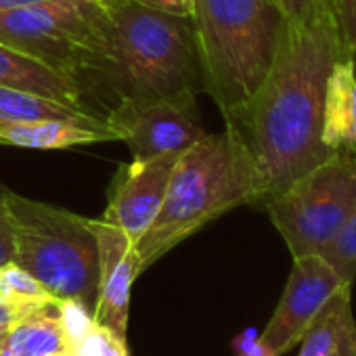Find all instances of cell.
Wrapping results in <instances>:
<instances>
[{"label": "cell", "mask_w": 356, "mask_h": 356, "mask_svg": "<svg viewBox=\"0 0 356 356\" xmlns=\"http://www.w3.org/2000/svg\"><path fill=\"white\" fill-rule=\"evenodd\" d=\"M40 3H49V0H0V13L30 7V5H40Z\"/></svg>", "instance_id": "25"}, {"label": "cell", "mask_w": 356, "mask_h": 356, "mask_svg": "<svg viewBox=\"0 0 356 356\" xmlns=\"http://www.w3.org/2000/svg\"><path fill=\"white\" fill-rule=\"evenodd\" d=\"M51 300L55 298L44 289V285L15 262L0 266V302L7 304L17 318Z\"/></svg>", "instance_id": "17"}, {"label": "cell", "mask_w": 356, "mask_h": 356, "mask_svg": "<svg viewBox=\"0 0 356 356\" xmlns=\"http://www.w3.org/2000/svg\"><path fill=\"white\" fill-rule=\"evenodd\" d=\"M248 204H260L248 151L229 126L225 132H206L178 157L163 204L134 245L138 273L218 216Z\"/></svg>", "instance_id": "3"}, {"label": "cell", "mask_w": 356, "mask_h": 356, "mask_svg": "<svg viewBox=\"0 0 356 356\" xmlns=\"http://www.w3.org/2000/svg\"><path fill=\"white\" fill-rule=\"evenodd\" d=\"M262 206L291 258L321 254L356 210V153H331Z\"/></svg>", "instance_id": "6"}, {"label": "cell", "mask_w": 356, "mask_h": 356, "mask_svg": "<svg viewBox=\"0 0 356 356\" xmlns=\"http://www.w3.org/2000/svg\"><path fill=\"white\" fill-rule=\"evenodd\" d=\"M233 354L235 356H277L260 337V333L250 327L233 339Z\"/></svg>", "instance_id": "21"}, {"label": "cell", "mask_w": 356, "mask_h": 356, "mask_svg": "<svg viewBox=\"0 0 356 356\" xmlns=\"http://www.w3.org/2000/svg\"><path fill=\"white\" fill-rule=\"evenodd\" d=\"M115 140L111 128L92 126L72 120H34V122H5L0 124V145L22 149H72L82 145H95Z\"/></svg>", "instance_id": "15"}, {"label": "cell", "mask_w": 356, "mask_h": 356, "mask_svg": "<svg viewBox=\"0 0 356 356\" xmlns=\"http://www.w3.org/2000/svg\"><path fill=\"white\" fill-rule=\"evenodd\" d=\"M5 331H9V329H3V327H0V333H5Z\"/></svg>", "instance_id": "29"}, {"label": "cell", "mask_w": 356, "mask_h": 356, "mask_svg": "<svg viewBox=\"0 0 356 356\" xmlns=\"http://www.w3.org/2000/svg\"><path fill=\"white\" fill-rule=\"evenodd\" d=\"M0 356H15V354H13V352H11L7 346H5V350H3V354H0Z\"/></svg>", "instance_id": "28"}, {"label": "cell", "mask_w": 356, "mask_h": 356, "mask_svg": "<svg viewBox=\"0 0 356 356\" xmlns=\"http://www.w3.org/2000/svg\"><path fill=\"white\" fill-rule=\"evenodd\" d=\"M72 346L65 304L57 300L22 314L7 331V348L15 356H51Z\"/></svg>", "instance_id": "16"}, {"label": "cell", "mask_w": 356, "mask_h": 356, "mask_svg": "<svg viewBox=\"0 0 356 356\" xmlns=\"http://www.w3.org/2000/svg\"><path fill=\"white\" fill-rule=\"evenodd\" d=\"M354 59H356V57H354ZM354 153H356V151H354Z\"/></svg>", "instance_id": "31"}, {"label": "cell", "mask_w": 356, "mask_h": 356, "mask_svg": "<svg viewBox=\"0 0 356 356\" xmlns=\"http://www.w3.org/2000/svg\"><path fill=\"white\" fill-rule=\"evenodd\" d=\"M178 157L181 153H170L124 163L109 185L107 208L101 220L122 229L136 245L163 204Z\"/></svg>", "instance_id": "10"}, {"label": "cell", "mask_w": 356, "mask_h": 356, "mask_svg": "<svg viewBox=\"0 0 356 356\" xmlns=\"http://www.w3.org/2000/svg\"><path fill=\"white\" fill-rule=\"evenodd\" d=\"M335 15L346 51L356 55V0H337Z\"/></svg>", "instance_id": "20"}, {"label": "cell", "mask_w": 356, "mask_h": 356, "mask_svg": "<svg viewBox=\"0 0 356 356\" xmlns=\"http://www.w3.org/2000/svg\"><path fill=\"white\" fill-rule=\"evenodd\" d=\"M5 346H7V331H5V333H0V354H3Z\"/></svg>", "instance_id": "26"}, {"label": "cell", "mask_w": 356, "mask_h": 356, "mask_svg": "<svg viewBox=\"0 0 356 356\" xmlns=\"http://www.w3.org/2000/svg\"><path fill=\"white\" fill-rule=\"evenodd\" d=\"M321 140L329 151H356V59L346 53L327 78Z\"/></svg>", "instance_id": "12"}, {"label": "cell", "mask_w": 356, "mask_h": 356, "mask_svg": "<svg viewBox=\"0 0 356 356\" xmlns=\"http://www.w3.org/2000/svg\"><path fill=\"white\" fill-rule=\"evenodd\" d=\"M275 3L287 19H298L308 11L312 0H275Z\"/></svg>", "instance_id": "24"}, {"label": "cell", "mask_w": 356, "mask_h": 356, "mask_svg": "<svg viewBox=\"0 0 356 356\" xmlns=\"http://www.w3.org/2000/svg\"><path fill=\"white\" fill-rule=\"evenodd\" d=\"M333 3H337V0H333Z\"/></svg>", "instance_id": "30"}, {"label": "cell", "mask_w": 356, "mask_h": 356, "mask_svg": "<svg viewBox=\"0 0 356 356\" xmlns=\"http://www.w3.org/2000/svg\"><path fill=\"white\" fill-rule=\"evenodd\" d=\"M200 78L225 118L266 78L287 17L275 0H191Z\"/></svg>", "instance_id": "4"}, {"label": "cell", "mask_w": 356, "mask_h": 356, "mask_svg": "<svg viewBox=\"0 0 356 356\" xmlns=\"http://www.w3.org/2000/svg\"><path fill=\"white\" fill-rule=\"evenodd\" d=\"M298 346V356H356V318L350 283H343L327 300Z\"/></svg>", "instance_id": "14"}, {"label": "cell", "mask_w": 356, "mask_h": 356, "mask_svg": "<svg viewBox=\"0 0 356 356\" xmlns=\"http://www.w3.org/2000/svg\"><path fill=\"white\" fill-rule=\"evenodd\" d=\"M335 270L341 283H354L356 279V210L348 216L335 237L318 254Z\"/></svg>", "instance_id": "18"}, {"label": "cell", "mask_w": 356, "mask_h": 356, "mask_svg": "<svg viewBox=\"0 0 356 356\" xmlns=\"http://www.w3.org/2000/svg\"><path fill=\"white\" fill-rule=\"evenodd\" d=\"M103 24L82 76L118 101L195 90L200 61L191 17L147 9L134 0H101Z\"/></svg>", "instance_id": "2"}, {"label": "cell", "mask_w": 356, "mask_h": 356, "mask_svg": "<svg viewBox=\"0 0 356 356\" xmlns=\"http://www.w3.org/2000/svg\"><path fill=\"white\" fill-rule=\"evenodd\" d=\"M333 0H312L298 19H287L275 61L252 99L225 118L248 151L260 204L325 161L321 140L327 78L346 55Z\"/></svg>", "instance_id": "1"}, {"label": "cell", "mask_w": 356, "mask_h": 356, "mask_svg": "<svg viewBox=\"0 0 356 356\" xmlns=\"http://www.w3.org/2000/svg\"><path fill=\"white\" fill-rule=\"evenodd\" d=\"M105 122L115 140L128 145L132 159L183 153L206 134L195 90L155 99H120L105 113Z\"/></svg>", "instance_id": "8"}, {"label": "cell", "mask_w": 356, "mask_h": 356, "mask_svg": "<svg viewBox=\"0 0 356 356\" xmlns=\"http://www.w3.org/2000/svg\"><path fill=\"white\" fill-rule=\"evenodd\" d=\"M101 24V0H49L0 13V42L82 84Z\"/></svg>", "instance_id": "7"}, {"label": "cell", "mask_w": 356, "mask_h": 356, "mask_svg": "<svg viewBox=\"0 0 356 356\" xmlns=\"http://www.w3.org/2000/svg\"><path fill=\"white\" fill-rule=\"evenodd\" d=\"M13 227V262L63 304L92 316L99 283V248L90 218L5 189Z\"/></svg>", "instance_id": "5"}, {"label": "cell", "mask_w": 356, "mask_h": 356, "mask_svg": "<svg viewBox=\"0 0 356 356\" xmlns=\"http://www.w3.org/2000/svg\"><path fill=\"white\" fill-rule=\"evenodd\" d=\"M13 252H15L13 227H11V218H9V210L5 202V189H0V266L13 262Z\"/></svg>", "instance_id": "22"}, {"label": "cell", "mask_w": 356, "mask_h": 356, "mask_svg": "<svg viewBox=\"0 0 356 356\" xmlns=\"http://www.w3.org/2000/svg\"><path fill=\"white\" fill-rule=\"evenodd\" d=\"M134 3H138L147 9H153V11L191 17V0H134Z\"/></svg>", "instance_id": "23"}, {"label": "cell", "mask_w": 356, "mask_h": 356, "mask_svg": "<svg viewBox=\"0 0 356 356\" xmlns=\"http://www.w3.org/2000/svg\"><path fill=\"white\" fill-rule=\"evenodd\" d=\"M51 356H78L74 350H63V352H57V354H51Z\"/></svg>", "instance_id": "27"}, {"label": "cell", "mask_w": 356, "mask_h": 356, "mask_svg": "<svg viewBox=\"0 0 356 356\" xmlns=\"http://www.w3.org/2000/svg\"><path fill=\"white\" fill-rule=\"evenodd\" d=\"M0 86L34 92L59 103L90 109L80 82L51 70L49 65L0 42ZM92 111V109H90Z\"/></svg>", "instance_id": "13"}, {"label": "cell", "mask_w": 356, "mask_h": 356, "mask_svg": "<svg viewBox=\"0 0 356 356\" xmlns=\"http://www.w3.org/2000/svg\"><path fill=\"white\" fill-rule=\"evenodd\" d=\"M72 350L78 356H128L126 339L115 337L105 327L95 325L92 321L88 327L74 339Z\"/></svg>", "instance_id": "19"}, {"label": "cell", "mask_w": 356, "mask_h": 356, "mask_svg": "<svg viewBox=\"0 0 356 356\" xmlns=\"http://www.w3.org/2000/svg\"><path fill=\"white\" fill-rule=\"evenodd\" d=\"M341 285V279L323 256L312 254L293 258L281 300L260 333L262 341L277 356L287 354L298 346L314 316Z\"/></svg>", "instance_id": "9"}, {"label": "cell", "mask_w": 356, "mask_h": 356, "mask_svg": "<svg viewBox=\"0 0 356 356\" xmlns=\"http://www.w3.org/2000/svg\"><path fill=\"white\" fill-rule=\"evenodd\" d=\"M90 229L99 248V283L92 323L105 327L115 337L126 339L130 291L138 273V260L132 239L105 220H92Z\"/></svg>", "instance_id": "11"}]
</instances>
